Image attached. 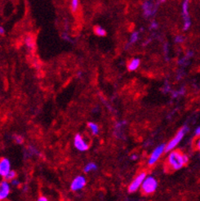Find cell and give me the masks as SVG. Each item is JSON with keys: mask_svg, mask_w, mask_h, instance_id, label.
Segmentation results:
<instances>
[{"mask_svg": "<svg viewBox=\"0 0 200 201\" xmlns=\"http://www.w3.org/2000/svg\"><path fill=\"white\" fill-rule=\"evenodd\" d=\"M187 155L182 154L179 151H172L168 157V164L172 170H179L188 163Z\"/></svg>", "mask_w": 200, "mask_h": 201, "instance_id": "cell-1", "label": "cell"}, {"mask_svg": "<svg viewBox=\"0 0 200 201\" xmlns=\"http://www.w3.org/2000/svg\"><path fill=\"white\" fill-rule=\"evenodd\" d=\"M187 127H183L182 129L179 130L178 132H176V136L173 138L169 141L168 143L167 144L165 148V152H169V151H172L174 148L180 143V141H182L183 137L185 134V132H187Z\"/></svg>", "mask_w": 200, "mask_h": 201, "instance_id": "cell-2", "label": "cell"}, {"mask_svg": "<svg viewBox=\"0 0 200 201\" xmlns=\"http://www.w3.org/2000/svg\"><path fill=\"white\" fill-rule=\"evenodd\" d=\"M157 186H158V182H157L156 179L153 177H145V179L142 183L141 189L145 194L149 195V194H152L156 191Z\"/></svg>", "mask_w": 200, "mask_h": 201, "instance_id": "cell-3", "label": "cell"}, {"mask_svg": "<svg viewBox=\"0 0 200 201\" xmlns=\"http://www.w3.org/2000/svg\"><path fill=\"white\" fill-rule=\"evenodd\" d=\"M165 148L166 146L164 144L159 145V146H157L154 150L152 154H150V157L148 160V164L149 165H154V163H156L157 161L159 160V159L161 157V155L163 154V152H165Z\"/></svg>", "mask_w": 200, "mask_h": 201, "instance_id": "cell-4", "label": "cell"}, {"mask_svg": "<svg viewBox=\"0 0 200 201\" xmlns=\"http://www.w3.org/2000/svg\"><path fill=\"white\" fill-rule=\"evenodd\" d=\"M145 177H146V173H141L140 174H138L137 176L136 177V178H135L131 183L129 185V187H128V191L129 192H135L137 191L138 189L140 188V186H141L142 185V183L144 182V180L145 179Z\"/></svg>", "mask_w": 200, "mask_h": 201, "instance_id": "cell-5", "label": "cell"}, {"mask_svg": "<svg viewBox=\"0 0 200 201\" xmlns=\"http://www.w3.org/2000/svg\"><path fill=\"white\" fill-rule=\"evenodd\" d=\"M86 185V178L83 176H78L73 180L70 185V189L73 191H78L84 187Z\"/></svg>", "mask_w": 200, "mask_h": 201, "instance_id": "cell-6", "label": "cell"}, {"mask_svg": "<svg viewBox=\"0 0 200 201\" xmlns=\"http://www.w3.org/2000/svg\"><path fill=\"white\" fill-rule=\"evenodd\" d=\"M74 145L75 148L79 151H86L88 150V145L83 140L80 134H77L74 139Z\"/></svg>", "mask_w": 200, "mask_h": 201, "instance_id": "cell-7", "label": "cell"}, {"mask_svg": "<svg viewBox=\"0 0 200 201\" xmlns=\"http://www.w3.org/2000/svg\"><path fill=\"white\" fill-rule=\"evenodd\" d=\"M10 171H11L10 161L6 158H3L0 161V175L5 177Z\"/></svg>", "mask_w": 200, "mask_h": 201, "instance_id": "cell-8", "label": "cell"}, {"mask_svg": "<svg viewBox=\"0 0 200 201\" xmlns=\"http://www.w3.org/2000/svg\"><path fill=\"white\" fill-rule=\"evenodd\" d=\"M10 192V185L9 183L7 180L3 181L0 185V200H3L8 196Z\"/></svg>", "mask_w": 200, "mask_h": 201, "instance_id": "cell-9", "label": "cell"}, {"mask_svg": "<svg viewBox=\"0 0 200 201\" xmlns=\"http://www.w3.org/2000/svg\"><path fill=\"white\" fill-rule=\"evenodd\" d=\"M141 64V61L137 59V58H134V59H131L128 64V69L130 71H133L137 69L139 66Z\"/></svg>", "mask_w": 200, "mask_h": 201, "instance_id": "cell-10", "label": "cell"}, {"mask_svg": "<svg viewBox=\"0 0 200 201\" xmlns=\"http://www.w3.org/2000/svg\"><path fill=\"white\" fill-rule=\"evenodd\" d=\"M93 31L95 33V35H97V36H100V37H103V36H106V30L102 27L99 26V25L94 26Z\"/></svg>", "mask_w": 200, "mask_h": 201, "instance_id": "cell-11", "label": "cell"}, {"mask_svg": "<svg viewBox=\"0 0 200 201\" xmlns=\"http://www.w3.org/2000/svg\"><path fill=\"white\" fill-rule=\"evenodd\" d=\"M97 164L95 163H92V162H90V163H88L86 166L84 167V173H91L92 171H95V170H97Z\"/></svg>", "mask_w": 200, "mask_h": 201, "instance_id": "cell-12", "label": "cell"}, {"mask_svg": "<svg viewBox=\"0 0 200 201\" xmlns=\"http://www.w3.org/2000/svg\"><path fill=\"white\" fill-rule=\"evenodd\" d=\"M88 128H89V129L91 130V132H92L93 135H97V134L99 133V127H98V125H97V123L90 122L88 123Z\"/></svg>", "mask_w": 200, "mask_h": 201, "instance_id": "cell-13", "label": "cell"}, {"mask_svg": "<svg viewBox=\"0 0 200 201\" xmlns=\"http://www.w3.org/2000/svg\"><path fill=\"white\" fill-rule=\"evenodd\" d=\"M79 7V1L78 0H71V11L73 13H77Z\"/></svg>", "mask_w": 200, "mask_h": 201, "instance_id": "cell-14", "label": "cell"}, {"mask_svg": "<svg viewBox=\"0 0 200 201\" xmlns=\"http://www.w3.org/2000/svg\"><path fill=\"white\" fill-rule=\"evenodd\" d=\"M25 43L27 44L30 48H34L35 47V41H34V38H32L31 36H29L25 39Z\"/></svg>", "mask_w": 200, "mask_h": 201, "instance_id": "cell-15", "label": "cell"}, {"mask_svg": "<svg viewBox=\"0 0 200 201\" xmlns=\"http://www.w3.org/2000/svg\"><path fill=\"white\" fill-rule=\"evenodd\" d=\"M15 177H16V173H15L14 171H12V170H11L4 178H5V180H7V181H13V179H15Z\"/></svg>", "mask_w": 200, "mask_h": 201, "instance_id": "cell-16", "label": "cell"}, {"mask_svg": "<svg viewBox=\"0 0 200 201\" xmlns=\"http://www.w3.org/2000/svg\"><path fill=\"white\" fill-rule=\"evenodd\" d=\"M13 138H14V140H15L16 143H18V144H21V143L23 142V138H22V137H21V136L14 135L13 136Z\"/></svg>", "mask_w": 200, "mask_h": 201, "instance_id": "cell-17", "label": "cell"}, {"mask_svg": "<svg viewBox=\"0 0 200 201\" xmlns=\"http://www.w3.org/2000/svg\"><path fill=\"white\" fill-rule=\"evenodd\" d=\"M195 147L197 150L200 151V137H198V138L196 139V142H195Z\"/></svg>", "mask_w": 200, "mask_h": 201, "instance_id": "cell-18", "label": "cell"}, {"mask_svg": "<svg viewBox=\"0 0 200 201\" xmlns=\"http://www.w3.org/2000/svg\"><path fill=\"white\" fill-rule=\"evenodd\" d=\"M11 182H12V185H20V182H19L18 180L13 179V181H11Z\"/></svg>", "mask_w": 200, "mask_h": 201, "instance_id": "cell-19", "label": "cell"}, {"mask_svg": "<svg viewBox=\"0 0 200 201\" xmlns=\"http://www.w3.org/2000/svg\"><path fill=\"white\" fill-rule=\"evenodd\" d=\"M195 136L196 137H200V127L196 129V131H195Z\"/></svg>", "mask_w": 200, "mask_h": 201, "instance_id": "cell-20", "label": "cell"}, {"mask_svg": "<svg viewBox=\"0 0 200 201\" xmlns=\"http://www.w3.org/2000/svg\"><path fill=\"white\" fill-rule=\"evenodd\" d=\"M38 201H48L47 200V199L46 197H44V196H41L39 197V199L38 200Z\"/></svg>", "mask_w": 200, "mask_h": 201, "instance_id": "cell-21", "label": "cell"}, {"mask_svg": "<svg viewBox=\"0 0 200 201\" xmlns=\"http://www.w3.org/2000/svg\"><path fill=\"white\" fill-rule=\"evenodd\" d=\"M137 39V35L135 33V34H133V35H132V37H131V40L136 41Z\"/></svg>", "mask_w": 200, "mask_h": 201, "instance_id": "cell-22", "label": "cell"}, {"mask_svg": "<svg viewBox=\"0 0 200 201\" xmlns=\"http://www.w3.org/2000/svg\"><path fill=\"white\" fill-rule=\"evenodd\" d=\"M137 154H133L132 156H131V160H137Z\"/></svg>", "mask_w": 200, "mask_h": 201, "instance_id": "cell-23", "label": "cell"}]
</instances>
